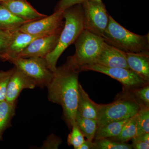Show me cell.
Here are the masks:
<instances>
[{"instance_id":"d6a6232c","label":"cell","mask_w":149,"mask_h":149,"mask_svg":"<svg viewBox=\"0 0 149 149\" xmlns=\"http://www.w3.org/2000/svg\"><path fill=\"white\" fill-rule=\"evenodd\" d=\"M93 1H95L98 2H102V0H93Z\"/></svg>"},{"instance_id":"30bf717a","label":"cell","mask_w":149,"mask_h":149,"mask_svg":"<svg viewBox=\"0 0 149 149\" xmlns=\"http://www.w3.org/2000/svg\"><path fill=\"white\" fill-rule=\"evenodd\" d=\"M63 28L35 39L22 52L18 57L45 58L55 48Z\"/></svg>"},{"instance_id":"8fae6325","label":"cell","mask_w":149,"mask_h":149,"mask_svg":"<svg viewBox=\"0 0 149 149\" xmlns=\"http://www.w3.org/2000/svg\"><path fill=\"white\" fill-rule=\"evenodd\" d=\"M36 87L33 80L15 66L9 81L5 100L12 103L17 102L19 94L23 90L33 89Z\"/></svg>"},{"instance_id":"ac0fdd59","label":"cell","mask_w":149,"mask_h":149,"mask_svg":"<svg viewBox=\"0 0 149 149\" xmlns=\"http://www.w3.org/2000/svg\"><path fill=\"white\" fill-rule=\"evenodd\" d=\"M16 103H12L6 100L0 102V141L8 128L11 126V120L15 113Z\"/></svg>"},{"instance_id":"f546056e","label":"cell","mask_w":149,"mask_h":149,"mask_svg":"<svg viewBox=\"0 0 149 149\" xmlns=\"http://www.w3.org/2000/svg\"><path fill=\"white\" fill-rule=\"evenodd\" d=\"M132 141V146L133 149H149V144L146 143L136 139V137L131 139Z\"/></svg>"},{"instance_id":"52a82bcc","label":"cell","mask_w":149,"mask_h":149,"mask_svg":"<svg viewBox=\"0 0 149 149\" xmlns=\"http://www.w3.org/2000/svg\"><path fill=\"white\" fill-rule=\"evenodd\" d=\"M83 6L84 29L102 37L108 24L110 15L103 3L85 0Z\"/></svg>"},{"instance_id":"9c48e42d","label":"cell","mask_w":149,"mask_h":149,"mask_svg":"<svg viewBox=\"0 0 149 149\" xmlns=\"http://www.w3.org/2000/svg\"><path fill=\"white\" fill-rule=\"evenodd\" d=\"M63 11H57L50 16L23 24L17 30L31 35H48L63 28Z\"/></svg>"},{"instance_id":"836d02e7","label":"cell","mask_w":149,"mask_h":149,"mask_svg":"<svg viewBox=\"0 0 149 149\" xmlns=\"http://www.w3.org/2000/svg\"><path fill=\"white\" fill-rule=\"evenodd\" d=\"M7 1V0H0V2H3L5 1Z\"/></svg>"},{"instance_id":"7a4b0ae2","label":"cell","mask_w":149,"mask_h":149,"mask_svg":"<svg viewBox=\"0 0 149 149\" xmlns=\"http://www.w3.org/2000/svg\"><path fill=\"white\" fill-rule=\"evenodd\" d=\"M64 26L57 45L45 58L49 67L53 72L56 69V64L64 51L72 44L84 29V19L82 4L75 5L63 11Z\"/></svg>"},{"instance_id":"4fadbf2b","label":"cell","mask_w":149,"mask_h":149,"mask_svg":"<svg viewBox=\"0 0 149 149\" xmlns=\"http://www.w3.org/2000/svg\"><path fill=\"white\" fill-rule=\"evenodd\" d=\"M44 35H31L17 29L14 30L10 42L4 56L3 61H8L9 59L17 57L32 41Z\"/></svg>"},{"instance_id":"ffe728a7","label":"cell","mask_w":149,"mask_h":149,"mask_svg":"<svg viewBox=\"0 0 149 149\" xmlns=\"http://www.w3.org/2000/svg\"><path fill=\"white\" fill-rule=\"evenodd\" d=\"M75 123L87 140L93 141L97 127V120L82 117L77 115Z\"/></svg>"},{"instance_id":"5b68a950","label":"cell","mask_w":149,"mask_h":149,"mask_svg":"<svg viewBox=\"0 0 149 149\" xmlns=\"http://www.w3.org/2000/svg\"><path fill=\"white\" fill-rule=\"evenodd\" d=\"M142 107L132 95L111 103L100 104L97 119V127L129 119L137 114Z\"/></svg>"},{"instance_id":"9a60e30c","label":"cell","mask_w":149,"mask_h":149,"mask_svg":"<svg viewBox=\"0 0 149 149\" xmlns=\"http://www.w3.org/2000/svg\"><path fill=\"white\" fill-rule=\"evenodd\" d=\"M79 95L76 115L91 119H97L100 104L93 101L79 83Z\"/></svg>"},{"instance_id":"5bb4252c","label":"cell","mask_w":149,"mask_h":149,"mask_svg":"<svg viewBox=\"0 0 149 149\" xmlns=\"http://www.w3.org/2000/svg\"><path fill=\"white\" fill-rule=\"evenodd\" d=\"M1 3L16 16L30 22L47 16L38 12L26 0H7Z\"/></svg>"},{"instance_id":"d4e9b609","label":"cell","mask_w":149,"mask_h":149,"mask_svg":"<svg viewBox=\"0 0 149 149\" xmlns=\"http://www.w3.org/2000/svg\"><path fill=\"white\" fill-rule=\"evenodd\" d=\"M149 84L132 90V95L142 106L149 107Z\"/></svg>"},{"instance_id":"e0dca14e","label":"cell","mask_w":149,"mask_h":149,"mask_svg":"<svg viewBox=\"0 0 149 149\" xmlns=\"http://www.w3.org/2000/svg\"><path fill=\"white\" fill-rule=\"evenodd\" d=\"M29 22L14 14L0 2V30L13 31Z\"/></svg>"},{"instance_id":"7402d4cb","label":"cell","mask_w":149,"mask_h":149,"mask_svg":"<svg viewBox=\"0 0 149 149\" xmlns=\"http://www.w3.org/2000/svg\"><path fill=\"white\" fill-rule=\"evenodd\" d=\"M136 136L149 133V107L143 106L137 113Z\"/></svg>"},{"instance_id":"7c38bea8","label":"cell","mask_w":149,"mask_h":149,"mask_svg":"<svg viewBox=\"0 0 149 149\" xmlns=\"http://www.w3.org/2000/svg\"><path fill=\"white\" fill-rule=\"evenodd\" d=\"M96 64L110 68L119 67L130 69L125 53L105 42Z\"/></svg>"},{"instance_id":"277c9868","label":"cell","mask_w":149,"mask_h":149,"mask_svg":"<svg viewBox=\"0 0 149 149\" xmlns=\"http://www.w3.org/2000/svg\"><path fill=\"white\" fill-rule=\"evenodd\" d=\"M105 42L102 37L83 29L74 43L75 52L68 57L65 64L78 72L96 64Z\"/></svg>"},{"instance_id":"1f68e13d","label":"cell","mask_w":149,"mask_h":149,"mask_svg":"<svg viewBox=\"0 0 149 149\" xmlns=\"http://www.w3.org/2000/svg\"><path fill=\"white\" fill-rule=\"evenodd\" d=\"M135 137L142 142L149 144V133H143Z\"/></svg>"},{"instance_id":"4316f807","label":"cell","mask_w":149,"mask_h":149,"mask_svg":"<svg viewBox=\"0 0 149 149\" xmlns=\"http://www.w3.org/2000/svg\"><path fill=\"white\" fill-rule=\"evenodd\" d=\"M13 32V31L0 30V59L1 60L3 61L10 42Z\"/></svg>"},{"instance_id":"484cf974","label":"cell","mask_w":149,"mask_h":149,"mask_svg":"<svg viewBox=\"0 0 149 149\" xmlns=\"http://www.w3.org/2000/svg\"><path fill=\"white\" fill-rule=\"evenodd\" d=\"M15 69V66L7 71L0 70V102L6 100L9 81Z\"/></svg>"},{"instance_id":"2e32d148","label":"cell","mask_w":149,"mask_h":149,"mask_svg":"<svg viewBox=\"0 0 149 149\" xmlns=\"http://www.w3.org/2000/svg\"><path fill=\"white\" fill-rule=\"evenodd\" d=\"M125 54L130 69L149 83V54L125 53Z\"/></svg>"},{"instance_id":"f1b7e54d","label":"cell","mask_w":149,"mask_h":149,"mask_svg":"<svg viewBox=\"0 0 149 149\" xmlns=\"http://www.w3.org/2000/svg\"><path fill=\"white\" fill-rule=\"evenodd\" d=\"M85 1V0H61L56 6L54 11H64L66 9L72 6L83 3Z\"/></svg>"},{"instance_id":"8992f818","label":"cell","mask_w":149,"mask_h":149,"mask_svg":"<svg viewBox=\"0 0 149 149\" xmlns=\"http://www.w3.org/2000/svg\"><path fill=\"white\" fill-rule=\"evenodd\" d=\"M8 61L33 80L37 87H47L53 78L54 72L45 58L18 57L9 59Z\"/></svg>"},{"instance_id":"ba28073f","label":"cell","mask_w":149,"mask_h":149,"mask_svg":"<svg viewBox=\"0 0 149 149\" xmlns=\"http://www.w3.org/2000/svg\"><path fill=\"white\" fill-rule=\"evenodd\" d=\"M92 70L106 74L116 79L124 86L127 91L134 89L149 84L143 77L133 70L123 68H110L94 64L86 66L83 71Z\"/></svg>"},{"instance_id":"d6986e66","label":"cell","mask_w":149,"mask_h":149,"mask_svg":"<svg viewBox=\"0 0 149 149\" xmlns=\"http://www.w3.org/2000/svg\"><path fill=\"white\" fill-rule=\"evenodd\" d=\"M129 119L110 123L97 127L94 139H110L118 136L123 125Z\"/></svg>"},{"instance_id":"44dd1931","label":"cell","mask_w":149,"mask_h":149,"mask_svg":"<svg viewBox=\"0 0 149 149\" xmlns=\"http://www.w3.org/2000/svg\"><path fill=\"white\" fill-rule=\"evenodd\" d=\"M136 122L137 114L130 118L125 123L118 136L110 139L117 142L125 143L136 137L137 133Z\"/></svg>"},{"instance_id":"3957f363","label":"cell","mask_w":149,"mask_h":149,"mask_svg":"<svg viewBox=\"0 0 149 149\" xmlns=\"http://www.w3.org/2000/svg\"><path fill=\"white\" fill-rule=\"evenodd\" d=\"M102 38L106 42L124 52L149 54V33L139 35L130 32L111 15Z\"/></svg>"},{"instance_id":"4dcf8cb0","label":"cell","mask_w":149,"mask_h":149,"mask_svg":"<svg viewBox=\"0 0 149 149\" xmlns=\"http://www.w3.org/2000/svg\"><path fill=\"white\" fill-rule=\"evenodd\" d=\"M77 149H95V142L88 140L85 141Z\"/></svg>"},{"instance_id":"6da1fadb","label":"cell","mask_w":149,"mask_h":149,"mask_svg":"<svg viewBox=\"0 0 149 149\" xmlns=\"http://www.w3.org/2000/svg\"><path fill=\"white\" fill-rule=\"evenodd\" d=\"M79 72L65 63L57 67L47 88L48 99L60 105L70 129L75 123L79 92Z\"/></svg>"},{"instance_id":"603a6c76","label":"cell","mask_w":149,"mask_h":149,"mask_svg":"<svg viewBox=\"0 0 149 149\" xmlns=\"http://www.w3.org/2000/svg\"><path fill=\"white\" fill-rule=\"evenodd\" d=\"M95 149H132V146L125 143L117 142L110 139L95 140Z\"/></svg>"},{"instance_id":"cb8c5ba5","label":"cell","mask_w":149,"mask_h":149,"mask_svg":"<svg viewBox=\"0 0 149 149\" xmlns=\"http://www.w3.org/2000/svg\"><path fill=\"white\" fill-rule=\"evenodd\" d=\"M71 130V131L68 137V144L72 146L74 149H77L85 142L84 136L76 123L72 125Z\"/></svg>"},{"instance_id":"83f0119b","label":"cell","mask_w":149,"mask_h":149,"mask_svg":"<svg viewBox=\"0 0 149 149\" xmlns=\"http://www.w3.org/2000/svg\"><path fill=\"white\" fill-rule=\"evenodd\" d=\"M62 143V140L60 138L54 134H51L44 141L40 149H56Z\"/></svg>"}]
</instances>
